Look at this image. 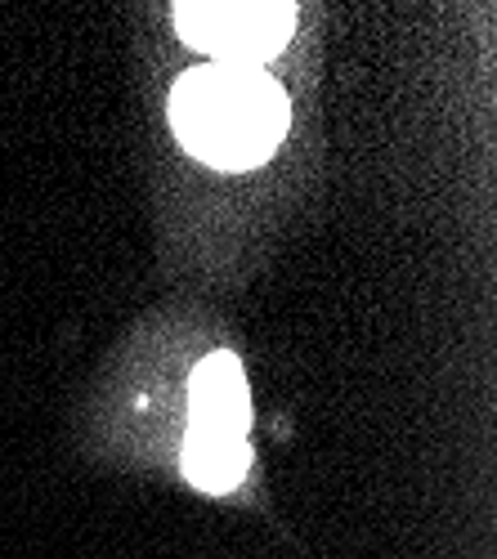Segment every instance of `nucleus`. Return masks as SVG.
<instances>
[{
	"label": "nucleus",
	"instance_id": "nucleus-1",
	"mask_svg": "<svg viewBox=\"0 0 497 559\" xmlns=\"http://www.w3.org/2000/svg\"><path fill=\"white\" fill-rule=\"evenodd\" d=\"M170 126L193 157L220 170L260 166L287 134V99L260 68L206 63L170 95Z\"/></svg>",
	"mask_w": 497,
	"mask_h": 559
},
{
	"label": "nucleus",
	"instance_id": "nucleus-2",
	"mask_svg": "<svg viewBox=\"0 0 497 559\" xmlns=\"http://www.w3.org/2000/svg\"><path fill=\"white\" fill-rule=\"evenodd\" d=\"M175 27L193 50L215 55V63L256 68L260 59L279 55L296 32L292 5H242V0H224V5H179Z\"/></svg>",
	"mask_w": 497,
	"mask_h": 559
},
{
	"label": "nucleus",
	"instance_id": "nucleus-3",
	"mask_svg": "<svg viewBox=\"0 0 497 559\" xmlns=\"http://www.w3.org/2000/svg\"><path fill=\"white\" fill-rule=\"evenodd\" d=\"M189 412L193 435H220V439H247L251 426V394L242 362L234 354H211L198 362L189 385Z\"/></svg>",
	"mask_w": 497,
	"mask_h": 559
},
{
	"label": "nucleus",
	"instance_id": "nucleus-4",
	"mask_svg": "<svg viewBox=\"0 0 497 559\" xmlns=\"http://www.w3.org/2000/svg\"><path fill=\"white\" fill-rule=\"evenodd\" d=\"M251 452L247 439H220V435H193L185 439V475L202 492H229L247 475Z\"/></svg>",
	"mask_w": 497,
	"mask_h": 559
}]
</instances>
